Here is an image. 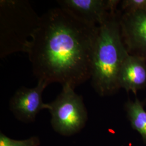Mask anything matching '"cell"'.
I'll return each mask as SVG.
<instances>
[{
  "instance_id": "cell-1",
  "label": "cell",
  "mask_w": 146,
  "mask_h": 146,
  "mask_svg": "<svg viewBox=\"0 0 146 146\" xmlns=\"http://www.w3.org/2000/svg\"><path fill=\"white\" fill-rule=\"evenodd\" d=\"M98 31L61 7L40 17L26 52L38 81L75 89L91 78Z\"/></svg>"
},
{
  "instance_id": "cell-2",
  "label": "cell",
  "mask_w": 146,
  "mask_h": 146,
  "mask_svg": "<svg viewBox=\"0 0 146 146\" xmlns=\"http://www.w3.org/2000/svg\"><path fill=\"white\" fill-rule=\"evenodd\" d=\"M119 15L117 9L113 11L98 26L94 43L90 78L95 90L101 96L114 94L120 89L119 74L129 54L121 35Z\"/></svg>"
},
{
  "instance_id": "cell-3",
  "label": "cell",
  "mask_w": 146,
  "mask_h": 146,
  "mask_svg": "<svg viewBox=\"0 0 146 146\" xmlns=\"http://www.w3.org/2000/svg\"><path fill=\"white\" fill-rule=\"evenodd\" d=\"M38 17L27 1H0V56L26 52L31 35L38 25Z\"/></svg>"
},
{
  "instance_id": "cell-4",
  "label": "cell",
  "mask_w": 146,
  "mask_h": 146,
  "mask_svg": "<svg viewBox=\"0 0 146 146\" xmlns=\"http://www.w3.org/2000/svg\"><path fill=\"white\" fill-rule=\"evenodd\" d=\"M74 89L69 85L63 86L62 92L56 99L48 104L52 127L62 135L78 133L85 126L88 119L83 98Z\"/></svg>"
},
{
  "instance_id": "cell-5",
  "label": "cell",
  "mask_w": 146,
  "mask_h": 146,
  "mask_svg": "<svg viewBox=\"0 0 146 146\" xmlns=\"http://www.w3.org/2000/svg\"><path fill=\"white\" fill-rule=\"evenodd\" d=\"M119 23L128 53L146 60V11H123L119 15Z\"/></svg>"
},
{
  "instance_id": "cell-6",
  "label": "cell",
  "mask_w": 146,
  "mask_h": 146,
  "mask_svg": "<svg viewBox=\"0 0 146 146\" xmlns=\"http://www.w3.org/2000/svg\"><path fill=\"white\" fill-rule=\"evenodd\" d=\"M48 85L43 81H38L35 87H22L16 92L10 101V109L18 120L31 122L41 110H48L49 104L42 100V93Z\"/></svg>"
},
{
  "instance_id": "cell-7",
  "label": "cell",
  "mask_w": 146,
  "mask_h": 146,
  "mask_svg": "<svg viewBox=\"0 0 146 146\" xmlns=\"http://www.w3.org/2000/svg\"><path fill=\"white\" fill-rule=\"evenodd\" d=\"M120 1L117 0H60V7L81 21L99 26L113 11L116 10Z\"/></svg>"
},
{
  "instance_id": "cell-8",
  "label": "cell",
  "mask_w": 146,
  "mask_h": 146,
  "mask_svg": "<svg viewBox=\"0 0 146 146\" xmlns=\"http://www.w3.org/2000/svg\"><path fill=\"white\" fill-rule=\"evenodd\" d=\"M120 88L136 94L146 87V60L128 54L122 63L118 76Z\"/></svg>"
},
{
  "instance_id": "cell-9",
  "label": "cell",
  "mask_w": 146,
  "mask_h": 146,
  "mask_svg": "<svg viewBox=\"0 0 146 146\" xmlns=\"http://www.w3.org/2000/svg\"><path fill=\"white\" fill-rule=\"evenodd\" d=\"M125 108L132 128L141 135L146 142V111L142 102L136 98L134 101H128Z\"/></svg>"
},
{
  "instance_id": "cell-10",
  "label": "cell",
  "mask_w": 146,
  "mask_h": 146,
  "mask_svg": "<svg viewBox=\"0 0 146 146\" xmlns=\"http://www.w3.org/2000/svg\"><path fill=\"white\" fill-rule=\"evenodd\" d=\"M40 144V140L36 136H33L26 140H16L2 133L0 135V146H38Z\"/></svg>"
},
{
  "instance_id": "cell-11",
  "label": "cell",
  "mask_w": 146,
  "mask_h": 146,
  "mask_svg": "<svg viewBox=\"0 0 146 146\" xmlns=\"http://www.w3.org/2000/svg\"><path fill=\"white\" fill-rule=\"evenodd\" d=\"M121 8L123 11H146V0H124Z\"/></svg>"
}]
</instances>
